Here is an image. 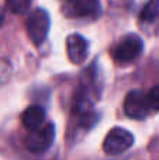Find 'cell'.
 I'll return each instance as SVG.
<instances>
[{
    "label": "cell",
    "instance_id": "obj_2",
    "mask_svg": "<svg viewBox=\"0 0 159 160\" xmlns=\"http://www.w3.org/2000/svg\"><path fill=\"white\" fill-rule=\"evenodd\" d=\"M51 28V17L45 8L37 7L28 14L25 20V31L35 47H39L42 42L47 39L48 32Z\"/></svg>",
    "mask_w": 159,
    "mask_h": 160
},
{
    "label": "cell",
    "instance_id": "obj_7",
    "mask_svg": "<svg viewBox=\"0 0 159 160\" xmlns=\"http://www.w3.org/2000/svg\"><path fill=\"white\" fill-rule=\"evenodd\" d=\"M66 53L68 59L73 65H82L87 59L89 55V42L83 35L78 32H73L66 37Z\"/></svg>",
    "mask_w": 159,
    "mask_h": 160
},
{
    "label": "cell",
    "instance_id": "obj_3",
    "mask_svg": "<svg viewBox=\"0 0 159 160\" xmlns=\"http://www.w3.org/2000/svg\"><path fill=\"white\" fill-rule=\"evenodd\" d=\"M64 14L69 18H100L101 4L99 0H64Z\"/></svg>",
    "mask_w": 159,
    "mask_h": 160
},
{
    "label": "cell",
    "instance_id": "obj_10",
    "mask_svg": "<svg viewBox=\"0 0 159 160\" xmlns=\"http://www.w3.org/2000/svg\"><path fill=\"white\" fill-rule=\"evenodd\" d=\"M6 6L13 14H24L30 10L31 0H6Z\"/></svg>",
    "mask_w": 159,
    "mask_h": 160
},
{
    "label": "cell",
    "instance_id": "obj_6",
    "mask_svg": "<svg viewBox=\"0 0 159 160\" xmlns=\"http://www.w3.org/2000/svg\"><path fill=\"white\" fill-rule=\"evenodd\" d=\"M124 112L131 119H144L151 111L148 97L140 90H132L124 98Z\"/></svg>",
    "mask_w": 159,
    "mask_h": 160
},
{
    "label": "cell",
    "instance_id": "obj_5",
    "mask_svg": "<svg viewBox=\"0 0 159 160\" xmlns=\"http://www.w3.org/2000/svg\"><path fill=\"white\" fill-rule=\"evenodd\" d=\"M134 145V136L130 131L115 127L109 131L103 142V150L107 155H121Z\"/></svg>",
    "mask_w": 159,
    "mask_h": 160
},
{
    "label": "cell",
    "instance_id": "obj_4",
    "mask_svg": "<svg viewBox=\"0 0 159 160\" xmlns=\"http://www.w3.org/2000/svg\"><path fill=\"white\" fill-rule=\"evenodd\" d=\"M55 139V127L52 122L44 124L35 131H30L24 139V146L31 153H42L51 148Z\"/></svg>",
    "mask_w": 159,
    "mask_h": 160
},
{
    "label": "cell",
    "instance_id": "obj_9",
    "mask_svg": "<svg viewBox=\"0 0 159 160\" xmlns=\"http://www.w3.org/2000/svg\"><path fill=\"white\" fill-rule=\"evenodd\" d=\"M141 24H155L159 21V0H148L140 13Z\"/></svg>",
    "mask_w": 159,
    "mask_h": 160
},
{
    "label": "cell",
    "instance_id": "obj_11",
    "mask_svg": "<svg viewBox=\"0 0 159 160\" xmlns=\"http://www.w3.org/2000/svg\"><path fill=\"white\" fill-rule=\"evenodd\" d=\"M146 97H148V102H149L151 110L159 111V84L154 86V87L148 91Z\"/></svg>",
    "mask_w": 159,
    "mask_h": 160
},
{
    "label": "cell",
    "instance_id": "obj_12",
    "mask_svg": "<svg viewBox=\"0 0 159 160\" xmlns=\"http://www.w3.org/2000/svg\"><path fill=\"white\" fill-rule=\"evenodd\" d=\"M3 21H4V11H3L2 6H0V27L3 25Z\"/></svg>",
    "mask_w": 159,
    "mask_h": 160
},
{
    "label": "cell",
    "instance_id": "obj_8",
    "mask_svg": "<svg viewBox=\"0 0 159 160\" xmlns=\"http://www.w3.org/2000/svg\"><path fill=\"white\" fill-rule=\"evenodd\" d=\"M45 121V110L41 105H30L27 107L21 114V122L24 128L28 131H35L44 125Z\"/></svg>",
    "mask_w": 159,
    "mask_h": 160
},
{
    "label": "cell",
    "instance_id": "obj_1",
    "mask_svg": "<svg viewBox=\"0 0 159 160\" xmlns=\"http://www.w3.org/2000/svg\"><path fill=\"white\" fill-rule=\"evenodd\" d=\"M144 51V41L138 34L131 32L120 38V41L111 48V58L115 63L127 65L134 62Z\"/></svg>",
    "mask_w": 159,
    "mask_h": 160
}]
</instances>
